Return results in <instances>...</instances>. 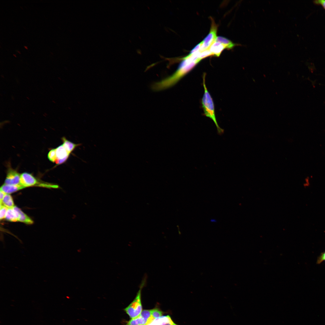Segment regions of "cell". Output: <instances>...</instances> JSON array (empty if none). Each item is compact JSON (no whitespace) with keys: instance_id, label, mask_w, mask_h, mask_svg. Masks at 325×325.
<instances>
[{"instance_id":"6da1fadb","label":"cell","mask_w":325,"mask_h":325,"mask_svg":"<svg viewBox=\"0 0 325 325\" xmlns=\"http://www.w3.org/2000/svg\"><path fill=\"white\" fill-rule=\"evenodd\" d=\"M200 52L199 51L190 56L187 55L181 58H177L176 61L181 60V61L175 72L170 76L154 83L152 85V89L156 91H160L175 85L200 62L201 60L199 57Z\"/></svg>"},{"instance_id":"7a4b0ae2","label":"cell","mask_w":325,"mask_h":325,"mask_svg":"<svg viewBox=\"0 0 325 325\" xmlns=\"http://www.w3.org/2000/svg\"><path fill=\"white\" fill-rule=\"evenodd\" d=\"M206 76V73H204L203 76V85L204 91L201 101L202 107L204 115L213 120L217 128L218 134L221 135L224 133V130L219 127L215 117L213 101L207 88L205 84Z\"/></svg>"},{"instance_id":"3957f363","label":"cell","mask_w":325,"mask_h":325,"mask_svg":"<svg viewBox=\"0 0 325 325\" xmlns=\"http://www.w3.org/2000/svg\"><path fill=\"white\" fill-rule=\"evenodd\" d=\"M146 282V279H144L141 282L139 289L135 299L128 306L124 309L131 319L134 318L138 316L142 311L141 299V291L142 288L145 284Z\"/></svg>"},{"instance_id":"277c9868","label":"cell","mask_w":325,"mask_h":325,"mask_svg":"<svg viewBox=\"0 0 325 325\" xmlns=\"http://www.w3.org/2000/svg\"><path fill=\"white\" fill-rule=\"evenodd\" d=\"M211 26L209 32L204 40L202 42V44L200 50V52L209 49L211 45L215 41L217 38V26L214 19L211 17Z\"/></svg>"},{"instance_id":"5b68a950","label":"cell","mask_w":325,"mask_h":325,"mask_svg":"<svg viewBox=\"0 0 325 325\" xmlns=\"http://www.w3.org/2000/svg\"><path fill=\"white\" fill-rule=\"evenodd\" d=\"M20 175L15 170L11 168L9 169L7 171L5 184L15 185H21Z\"/></svg>"},{"instance_id":"8992f818","label":"cell","mask_w":325,"mask_h":325,"mask_svg":"<svg viewBox=\"0 0 325 325\" xmlns=\"http://www.w3.org/2000/svg\"><path fill=\"white\" fill-rule=\"evenodd\" d=\"M20 184L25 188L35 185L39 186V183L37 179L31 174L24 172L20 175Z\"/></svg>"},{"instance_id":"52a82bcc","label":"cell","mask_w":325,"mask_h":325,"mask_svg":"<svg viewBox=\"0 0 325 325\" xmlns=\"http://www.w3.org/2000/svg\"><path fill=\"white\" fill-rule=\"evenodd\" d=\"M225 48H226L223 45L215 41L211 45L209 49L212 55L218 57Z\"/></svg>"},{"instance_id":"ba28073f","label":"cell","mask_w":325,"mask_h":325,"mask_svg":"<svg viewBox=\"0 0 325 325\" xmlns=\"http://www.w3.org/2000/svg\"><path fill=\"white\" fill-rule=\"evenodd\" d=\"M25 187L21 185H15L4 184L0 188V190L6 194H10L22 189Z\"/></svg>"},{"instance_id":"9c48e42d","label":"cell","mask_w":325,"mask_h":325,"mask_svg":"<svg viewBox=\"0 0 325 325\" xmlns=\"http://www.w3.org/2000/svg\"><path fill=\"white\" fill-rule=\"evenodd\" d=\"M19 213L18 212L13 208H8L5 218L7 220L11 221H18Z\"/></svg>"},{"instance_id":"30bf717a","label":"cell","mask_w":325,"mask_h":325,"mask_svg":"<svg viewBox=\"0 0 325 325\" xmlns=\"http://www.w3.org/2000/svg\"><path fill=\"white\" fill-rule=\"evenodd\" d=\"M62 140L63 142V145L70 154L72 153L76 147L81 145V144H75L68 140L65 137H62Z\"/></svg>"},{"instance_id":"8fae6325","label":"cell","mask_w":325,"mask_h":325,"mask_svg":"<svg viewBox=\"0 0 325 325\" xmlns=\"http://www.w3.org/2000/svg\"><path fill=\"white\" fill-rule=\"evenodd\" d=\"M13 208L18 212L19 218L18 221L27 224H31L33 221L26 214L23 213L20 209L14 206Z\"/></svg>"},{"instance_id":"7c38bea8","label":"cell","mask_w":325,"mask_h":325,"mask_svg":"<svg viewBox=\"0 0 325 325\" xmlns=\"http://www.w3.org/2000/svg\"><path fill=\"white\" fill-rule=\"evenodd\" d=\"M56 152L57 159H61L66 157H69L70 154L68 152L63 144L59 146L56 149Z\"/></svg>"},{"instance_id":"4fadbf2b","label":"cell","mask_w":325,"mask_h":325,"mask_svg":"<svg viewBox=\"0 0 325 325\" xmlns=\"http://www.w3.org/2000/svg\"><path fill=\"white\" fill-rule=\"evenodd\" d=\"M215 41L225 46L226 48L228 49L233 48L237 45L226 38L221 36L217 37Z\"/></svg>"},{"instance_id":"5bb4252c","label":"cell","mask_w":325,"mask_h":325,"mask_svg":"<svg viewBox=\"0 0 325 325\" xmlns=\"http://www.w3.org/2000/svg\"><path fill=\"white\" fill-rule=\"evenodd\" d=\"M148 320L144 319L140 315L134 318L131 319L125 325H146Z\"/></svg>"},{"instance_id":"9a60e30c","label":"cell","mask_w":325,"mask_h":325,"mask_svg":"<svg viewBox=\"0 0 325 325\" xmlns=\"http://www.w3.org/2000/svg\"><path fill=\"white\" fill-rule=\"evenodd\" d=\"M0 204L8 208H12L14 206L12 197L8 194H5L2 202L0 203Z\"/></svg>"},{"instance_id":"2e32d148","label":"cell","mask_w":325,"mask_h":325,"mask_svg":"<svg viewBox=\"0 0 325 325\" xmlns=\"http://www.w3.org/2000/svg\"><path fill=\"white\" fill-rule=\"evenodd\" d=\"M156 319L160 325H179L175 323L168 315Z\"/></svg>"},{"instance_id":"e0dca14e","label":"cell","mask_w":325,"mask_h":325,"mask_svg":"<svg viewBox=\"0 0 325 325\" xmlns=\"http://www.w3.org/2000/svg\"><path fill=\"white\" fill-rule=\"evenodd\" d=\"M151 315L154 319L158 318L162 315L163 312L158 308L151 309Z\"/></svg>"},{"instance_id":"ac0fdd59","label":"cell","mask_w":325,"mask_h":325,"mask_svg":"<svg viewBox=\"0 0 325 325\" xmlns=\"http://www.w3.org/2000/svg\"><path fill=\"white\" fill-rule=\"evenodd\" d=\"M48 156V159L51 161L53 162H55L57 159L56 149H51L49 152Z\"/></svg>"},{"instance_id":"d6986e66","label":"cell","mask_w":325,"mask_h":325,"mask_svg":"<svg viewBox=\"0 0 325 325\" xmlns=\"http://www.w3.org/2000/svg\"><path fill=\"white\" fill-rule=\"evenodd\" d=\"M140 315L143 318L148 320L153 317L151 315V309L143 310Z\"/></svg>"},{"instance_id":"ffe728a7","label":"cell","mask_w":325,"mask_h":325,"mask_svg":"<svg viewBox=\"0 0 325 325\" xmlns=\"http://www.w3.org/2000/svg\"><path fill=\"white\" fill-rule=\"evenodd\" d=\"M211 55H212V54L209 49L201 52L199 54V58L201 60L203 58Z\"/></svg>"},{"instance_id":"44dd1931","label":"cell","mask_w":325,"mask_h":325,"mask_svg":"<svg viewBox=\"0 0 325 325\" xmlns=\"http://www.w3.org/2000/svg\"><path fill=\"white\" fill-rule=\"evenodd\" d=\"M8 209V208L2 204H0V219L1 220L5 218Z\"/></svg>"},{"instance_id":"7402d4cb","label":"cell","mask_w":325,"mask_h":325,"mask_svg":"<svg viewBox=\"0 0 325 325\" xmlns=\"http://www.w3.org/2000/svg\"><path fill=\"white\" fill-rule=\"evenodd\" d=\"M202 44V42L199 43L198 45L195 46L190 51V53L188 55L190 56L194 53L199 51L201 48Z\"/></svg>"},{"instance_id":"603a6c76","label":"cell","mask_w":325,"mask_h":325,"mask_svg":"<svg viewBox=\"0 0 325 325\" xmlns=\"http://www.w3.org/2000/svg\"><path fill=\"white\" fill-rule=\"evenodd\" d=\"M324 261H325V251L321 253L318 257L317 263L319 264Z\"/></svg>"},{"instance_id":"cb8c5ba5","label":"cell","mask_w":325,"mask_h":325,"mask_svg":"<svg viewBox=\"0 0 325 325\" xmlns=\"http://www.w3.org/2000/svg\"><path fill=\"white\" fill-rule=\"evenodd\" d=\"M315 4L321 5L325 9V0H318L314 1Z\"/></svg>"},{"instance_id":"d4e9b609","label":"cell","mask_w":325,"mask_h":325,"mask_svg":"<svg viewBox=\"0 0 325 325\" xmlns=\"http://www.w3.org/2000/svg\"><path fill=\"white\" fill-rule=\"evenodd\" d=\"M147 325H160L156 319H154Z\"/></svg>"},{"instance_id":"484cf974","label":"cell","mask_w":325,"mask_h":325,"mask_svg":"<svg viewBox=\"0 0 325 325\" xmlns=\"http://www.w3.org/2000/svg\"><path fill=\"white\" fill-rule=\"evenodd\" d=\"M5 194L6 193H5L4 192L2 191L1 190H0V203H1L2 202V200H3V198H4V197Z\"/></svg>"},{"instance_id":"4316f807","label":"cell","mask_w":325,"mask_h":325,"mask_svg":"<svg viewBox=\"0 0 325 325\" xmlns=\"http://www.w3.org/2000/svg\"><path fill=\"white\" fill-rule=\"evenodd\" d=\"M210 221L212 222L215 223L217 222V220L215 219H212L210 220Z\"/></svg>"},{"instance_id":"83f0119b","label":"cell","mask_w":325,"mask_h":325,"mask_svg":"<svg viewBox=\"0 0 325 325\" xmlns=\"http://www.w3.org/2000/svg\"><path fill=\"white\" fill-rule=\"evenodd\" d=\"M24 47H25V48H26L27 49V47L26 46H24Z\"/></svg>"}]
</instances>
